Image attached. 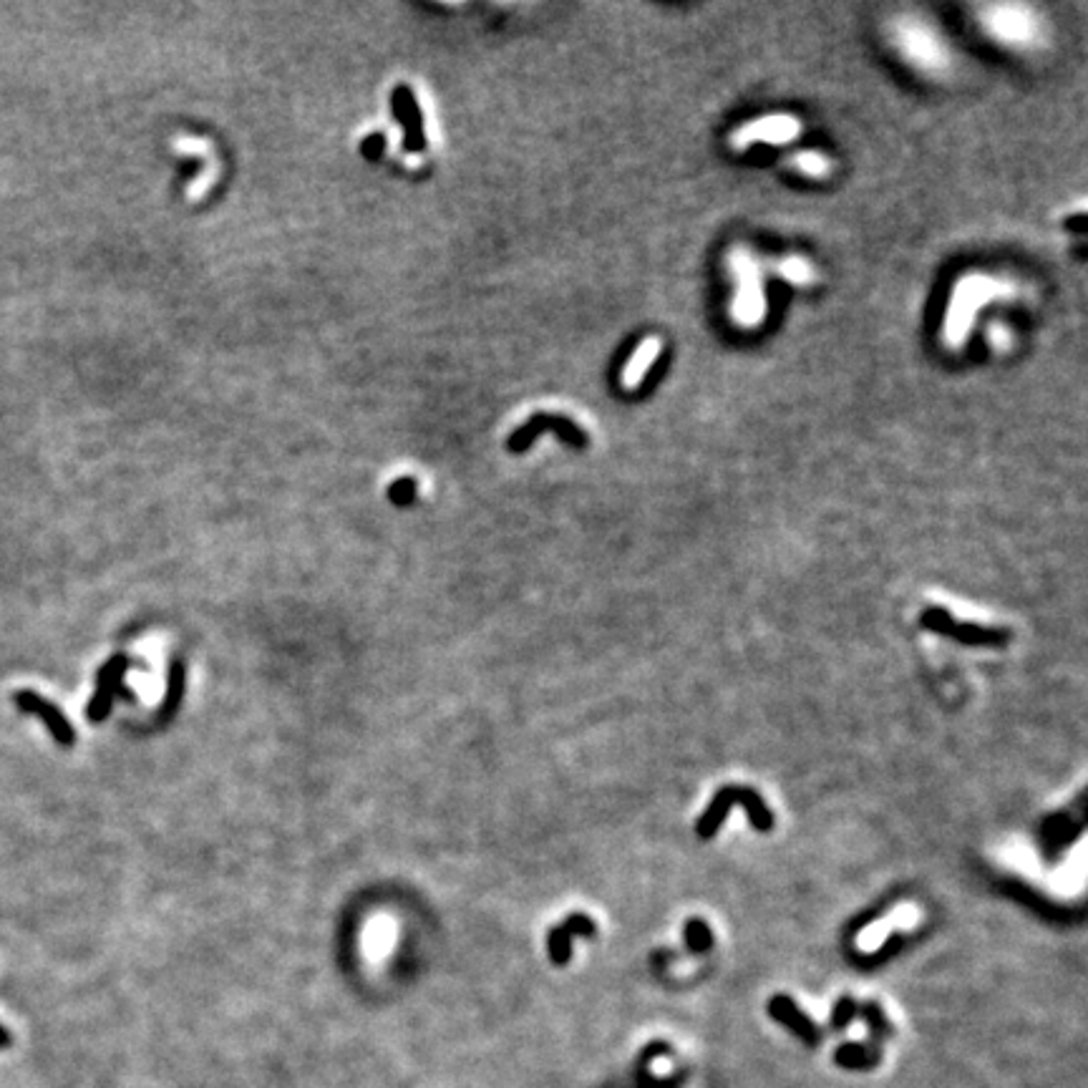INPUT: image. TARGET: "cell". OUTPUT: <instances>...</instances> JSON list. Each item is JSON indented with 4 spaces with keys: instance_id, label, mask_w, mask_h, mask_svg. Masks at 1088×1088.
Wrapping results in <instances>:
<instances>
[{
    "instance_id": "603a6c76",
    "label": "cell",
    "mask_w": 1088,
    "mask_h": 1088,
    "mask_svg": "<svg viewBox=\"0 0 1088 1088\" xmlns=\"http://www.w3.org/2000/svg\"><path fill=\"white\" fill-rule=\"evenodd\" d=\"M11 1043H13V1038H11V1033H8V1028L0 1026V1051L11 1048Z\"/></svg>"
},
{
    "instance_id": "5b68a950",
    "label": "cell",
    "mask_w": 1088,
    "mask_h": 1088,
    "mask_svg": "<svg viewBox=\"0 0 1088 1088\" xmlns=\"http://www.w3.org/2000/svg\"><path fill=\"white\" fill-rule=\"evenodd\" d=\"M920 625L925 630H930V633L950 638L960 645H968V648H1003L1010 640V630L960 623V620H955L950 612L940 610V607H927L920 615Z\"/></svg>"
},
{
    "instance_id": "8992f818",
    "label": "cell",
    "mask_w": 1088,
    "mask_h": 1088,
    "mask_svg": "<svg viewBox=\"0 0 1088 1088\" xmlns=\"http://www.w3.org/2000/svg\"><path fill=\"white\" fill-rule=\"evenodd\" d=\"M801 134V121L791 114H769L754 121H746L731 134L733 149H748L754 144H789Z\"/></svg>"
},
{
    "instance_id": "7c38bea8",
    "label": "cell",
    "mask_w": 1088,
    "mask_h": 1088,
    "mask_svg": "<svg viewBox=\"0 0 1088 1088\" xmlns=\"http://www.w3.org/2000/svg\"><path fill=\"white\" fill-rule=\"evenodd\" d=\"M660 351H663V340H660L658 335H648V338L640 340L638 348L630 353L628 363H625L623 371H620V386H623L625 391H635V388H640L643 378L648 376L650 368H653L655 361H658Z\"/></svg>"
},
{
    "instance_id": "4fadbf2b",
    "label": "cell",
    "mask_w": 1088,
    "mask_h": 1088,
    "mask_svg": "<svg viewBox=\"0 0 1088 1088\" xmlns=\"http://www.w3.org/2000/svg\"><path fill=\"white\" fill-rule=\"evenodd\" d=\"M882 1058L877 1043H842L834 1053V1061L842 1068H852V1071H867L874 1068Z\"/></svg>"
},
{
    "instance_id": "9c48e42d",
    "label": "cell",
    "mask_w": 1088,
    "mask_h": 1088,
    "mask_svg": "<svg viewBox=\"0 0 1088 1088\" xmlns=\"http://www.w3.org/2000/svg\"><path fill=\"white\" fill-rule=\"evenodd\" d=\"M13 698H16L18 708H21L23 713H31V716L41 718V721L46 723L48 731H51V736L56 738L61 746H66V748L74 746L76 731H74V726H71V721L63 716L61 708L53 706L48 698L38 696L36 691H18Z\"/></svg>"
},
{
    "instance_id": "44dd1931",
    "label": "cell",
    "mask_w": 1088,
    "mask_h": 1088,
    "mask_svg": "<svg viewBox=\"0 0 1088 1088\" xmlns=\"http://www.w3.org/2000/svg\"><path fill=\"white\" fill-rule=\"evenodd\" d=\"M184 668L182 663H172V670H169V693H167V703L164 706L172 708L174 703L179 701V696H182L184 691Z\"/></svg>"
},
{
    "instance_id": "277c9868",
    "label": "cell",
    "mask_w": 1088,
    "mask_h": 1088,
    "mask_svg": "<svg viewBox=\"0 0 1088 1088\" xmlns=\"http://www.w3.org/2000/svg\"><path fill=\"white\" fill-rule=\"evenodd\" d=\"M980 26L993 41L1015 51H1033L1046 43L1041 13L1026 3H990L980 8Z\"/></svg>"
},
{
    "instance_id": "9a60e30c",
    "label": "cell",
    "mask_w": 1088,
    "mask_h": 1088,
    "mask_svg": "<svg viewBox=\"0 0 1088 1088\" xmlns=\"http://www.w3.org/2000/svg\"><path fill=\"white\" fill-rule=\"evenodd\" d=\"M774 272L779 275V278L789 280L791 285H799V288L814 285L816 278H819V275H816V267L811 265L806 257H799V255L781 257V260L774 265Z\"/></svg>"
},
{
    "instance_id": "5bb4252c",
    "label": "cell",
    "mask_w": 1088,
    "mask_h": 1088,
    "mask_svg": "<svg viewBox=\"0 0 1088 1088\" xmlns=\"http://www.w3.org/2000/svg\"><path fill=\"white\" fill-rule=\"evenodd\" d=\"M789 167L796 169L799 174L811 179H827L832 174L834 162L827 154L816 152V149H799L796 154L789 157Z\"/></svg>"
},
{
    "instance_id": "7a4b0ae2",
    "label": "cell",
    "mask_w": 1088,
    "mask_h": 1088,
    "mask_svg": "<svg viewBox=\"0 0 1088 1088\" xmlns=\"http://www.w3.org/2000/svg\"><path fill=\"white\" fill-rule=\"evenodd\" d=\"M890 41L897 48V53L905 58V63L917 68L920 74H947V68L952 63L950 46L937 33V28L932 23H927L925 18L912 16V13L892 18Z\"/></svg>"
},
{
    "instance_id": "d6986e66",
    "label": "cell",
    "mask_w": 1088,
    "mask_h": 1088,
    "mask_svg": "<svg viewBox=\"0 0 1088 1088\" xmlns=\"http://www.w3.org/2000/svg\"><path fill=\"white\" fill-rule=\"evenodd\" d=\"M857 1013H859L857 1000L849 998V995L839 998V1003L834 1005V1010H832V1028H834V1031H844V1028H847L849 1023L857 1018Z\"/></svg>"
},
{
    "instance_id": "52a82bcc",
    "label": "cell",
    "mask_w": 1088,
    "mask_h": 1088,
    "mask_svg": "<svg viewBox=\"0 0 1088 1088\" xmlns=\"http://www.w3.org/2000/svg\"><path fill=\"white\" fill-rule=\"evenodd\" d=\"M391 114L396 124L401 126L403 142L401 149L408 154H424L429 149V136H426L424 114H421L419 99L414 89L406 84H398L391 94Z\"/></svg>"
},
{
    "instance_id": "ba28073f",
    "label": "cell",
    "mask_w": 1088,
    "mask_h": 1088,
    "mask_svg": "<svg viewBox=\"0 0 1088 1088\" xmlns=\"http://www.w3.org/2000/svg\"><path fill=\"white\" fill-rule=\"evenodd\" d=\"M129 668H134V660L126 658V655H114L111 660H106V665H101L99 675H96V693L89 701V708H86L89 721L94 723L104 721V718L111 713L114 698L119 696V693H124L126 698H131L129 693L121 688L124 686V675Z\"/></svg>"
},
{
    "instance_id": "7402d4cb",
    "label": "cell",
    "mask_w": 1088,
    "mask_h": 1088,
    "mask_svg": "<svg viewBox=\"0 0 1088 1088\" xmlns=\"http://www.w3.org/2000/svg\"><path fill=\"white\" fill-rule=\"evenodd\" d=\"M988 340L995 351H1008L1010 343H1013V333L1003 323H993L988 328Z\"/></svg>"
},
{
    "instance_id": "30bf717a",
    "label": "cell",
    "mask_w": 1088,
    "mask_h": 1088,
    "mask_svg": "<svg viewBox=\"0 0 1088 1088\" xmlns=\"http://www.w3.org/2000/svg\"><path fill=\"white\" fill-rule=\"evenodd\" d=\"M766 1010H769V1015L776 1020V1023L789 1028V1031L794 1033L796 1038H801L806 1046H819V1043H822V1031H819V1026H816L814 1020H811L809 1015L799 1008V1003H796L794 998H789V995H774V998L769 1000V1008Z\"/></svg>"
},
{
    "instance_id": "6da1fadb",
    "label": "cell",
    "mask_w": 1088,
    "mask_h": 1088,
    "mask_svg": "<svg viewBox=\"0 0 1088 1088\" xmlns=\"http://www.w3.org/2000/svg\"><path fill=\"white\" fill-rule=\"evenodd\" d=\"M1020 288L1013 280L995 278L988 272H968L955 283L950 295V303L945 310V323H942V343L950 351H960L973 330L975 318L980 308L993 300L1018 298Z\"/></svg>"
},
{
    "instance_id": "ffe728a7",
    "label": "cell",
    "mask_w": 1088,
    "mask_h": 1088,
    "mask_svg": "<svg viewBox=\"0 0 1088 1088\" xmlns=\"http://www.w3.org/2000/svg\"><path fill=\"white\" fill-rule=\"evenodd\" d=\"M383 152H386V134H381V131H373L361 142V154L368 162H378Z\"/></svg>"
},
{
    "instance_id": "2e32d148",
    "label": "cell",
    "mask_w": 1088,
    "mask_h": 1088,
    "mask_svg": "<svg viewBox=\"0 0 1088 1088\" xmlns=\"http://www.w3.org/2000/svg\"><path fill=\"white\" fill-rule=\"evenodd\" d=\"M862 1015H864V1020H867L869 1031H872V1041L877 1043V1046H879V1041H884V1038H892L890 1020H887V1015L882 1013V1008H879L877 1003L864 1005Z\"/></svg>"
},
{
    "instance_id": "e0dca14e",
    "label": "cell",
    "mask_w": 1088,
    "mask_h": 1088,
    "mask_svg": "<svg viewBox=\"0 0 1088 1088\" xmlns=\"http://www.w3.org/2000/svg\"><path fill=\"white\" fill-rule=\"evenodd\" d=\"M416 497H419V484H416L414 476H398L396 482L388 487V499L396 507H411Z\"/></svg>"
},
{
    "instance_id": "3957f363",
    "label": "cell",
    "mask_w": 1088,
    "mask_h": 1088,
    "mask_svg": "<svg viewBox=\"0 0 1088 1088\" xmlns=\"http://www.w3.org/2000/svg\"><path fill=\"white\" fill-rule=\"evenodd\" d=\"M736 290L731 300V318L738 328L754 330L769 315V300L764 290V265L748 247H731L726 257Z\"/></svg>"
},
{
    "instance_id": "ac0fdd59",
    "label": "cell",
    "mask_w": 1088,
    "mask_h": 1088,
    "mask_svg": "<svg viewBox=\"0 0 1088 1088\" xmlns=\"http://www.w3.org/2000/svg\"><path fill=\"white\" fill-rule=\"evenodd\" d=\"M683 937H686L688 947H691L693 952H708L713 947L711 927H708L703 920H688L686 930H683Z\"/></svg>"
},
{
    "instance_id": "8fae6325",
    "label": "cell",
    "mask_w": 1088,
    "mask_h": 1088,
    "mask_svg": "<svg viewBox=\"0 0 1088 1088\" xmlns=\"http://www.w3.org/2000/svg\"><path fill=\"white\" fill-rule=\"evenodd\" d=\"M592 937L595 935V920L587 915H570L560 925L552 927L547 937V952L555 965H567L572 958V937Z\"/></svg>"
}]
</instances>
